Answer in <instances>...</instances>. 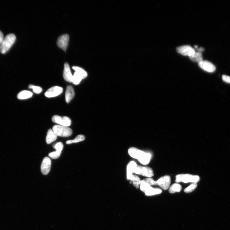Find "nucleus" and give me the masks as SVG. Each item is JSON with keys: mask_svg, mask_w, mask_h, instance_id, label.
Here are the masks:
<instances>
[{"mask_svg": "<svg viewBox=\"0 0 230 230\" xmlns=\"http://www.w3.org/2000/svg\"><path fill=\"white\" fill-rule=\"evenodd\" d=\"M199 180V177L198 176L183 174L181 181L186 183H197Z\"/></svg>", "mask_w": 230, "mask_h": 230, "instance_id": "12", "label": "nucleus"}, {"mask_svg": "<svg viewBox=\"0 0 230 230\" xmlns=\"http://www.w3.org/2000/svg\"><path fill=\"white\" fill-rule=\"evenodd\" d=\"M162 192V190L158 188H153L151 187L145 193L146 195L150 196L159 194Z\"/></svg>", "mask_w": 230, "mask_h": 230, "instance_id": "21", "label": "nucleus"}, {"mask_svg": "<svg viewBox=\"0 0 230 230\" xmlns=\"http://www.w3.org/2000/svg\"><path fill=\"white\" fill-rule=\"evenodd\" d=\"M16 39V36L13 34L7 35L0 45V52L2 54L6 53L14 44Z\"/></svg>", "mask_w": 230, "mask_h": 230, "instance_id": "1", "label": "nucleus"}, {"mask_svg": "<svg viewBox=\"0 0 230 230\" xmlns=\"http://www.w3.org/2000/svg\"><path fill=\"white\" fill-rule=\"evenodd\" d=\"M57 136L51 129L48 130L46 138V141L48 144L53 142L57 139Z\"/></svg>", "mask_w": 230, "mask_h": 230, "instance_id": "16", "label": "nucleus"}, {"mask_svg": "<svg viewBox=\"0 0 230 230\" xmlns=\"http://www.w3.org/2000/svg\"><path fill=\"white\" fill-rule=\"evenodd\" d=\"M29 88L30 89H32L34 92L36 94H40L42 91V89L41 87L35 86L32 84H30Z\"/></svg>", "mask_w": 230, "mask_h": 230, "instance_id": "28", "label": "nucleus"}, {"mask_svg": "<svg viewBox=\"0 0 230 230\" xmlns=\"http://www.w3.org/2000/svg\"><path fill=\"white\" fill-rule=\"evenodd\" d=\"M158 185L164 190L168 189L171 183V178L169 176H165L161 177L157 181Z\"/></svg>", "mask_w": 230, "mask_h": 230, "instance_id": "9", "label": "nucleus"}, {"mask_svg": "<svg viewBox=\"0 0 230 230\" xmlns=\"http://www.w3.org/2000/svg\"><path fill=\"white\" fill-rule=\"evenodd\" d=\"M85 139V137L82 135L77 136L75 139L72 140H69L66 142L67 144H70L73 143H77L83 141Z\"/></svg>", "mask_w": 230, "mask_h": 230, "instance_id": "24", "label": "nucleus"}, {"mask_svg": "<svg viewBox=\"0 0 230 230\" xmlns=\"http://www.w3.org/2000/svg\"><path fill=\"white\" fill-rule=\"evenodd\" d=\"M132 181L133 185L137 188H138L140 185L141 181L139 178L136 175H132L129 179Z\"/></svg>", "mask_w": 230, "mask_h": 230, "instance_id": "22", "label": "nucleus"}, {"mask_svg": "<svg viewBox=\"0 0 230 230\" xmlns=\"http://www.w3.org/2000/svg\"><path fill=\"white\" fill-rule=\"evenodd\" d=\"M53 122L54 123L66 127L70 126L71 124V119L67 116H60L56 115L52 118Z\"/></svg>", "mask_w": 230, "mask_h": 230, "instance_id": "5", "label": "nucleus"}, {"mask_svg": "<svg viewBox=\"0 0 230 230\" xmlns=\"http://www.w3.org/2000/svg\"><path fill=\"white\" fill-rule=\"evenodd\" d=\"M75 92L73 87L71 86H68L65 93V99L67 103H69L73 98Z\"/></svg>", "mask_w": 230, "mask_h": 230, "instance_id": "14", "label": "nucleus"}, {"mask_svg": "<svg viewBox=\"0 0 230 230\" xmlns=\"http://www.w3.org/2000/svg\"><path fill=\"white\" fill-rule=\"evenodd\" d=\"M190 59L193 62L198 63L202 61V54L201 52H197L191 57H189Z\"/></svg>", "mask_w": 230, "mask_h": 230, "instance_id": "20", "label": "nucleus"}, {"mask_svg": "<svg viewBox=\"0 0 230 230\" xmlns=\"http://www.w3.org/2000/svg\"><path fill=\"white\" fill-rule=\"evenodd\" d=\"M198 65L203 70L209 73L214 72L216 69L215 66L207 60H203L198 63Z\"/></svg>", "mask_w": 230, "mask_h": 230, "instance_id": "8", "label": "nucleus"}, {"mask_svg": "<svg viewBox=\"0 0 230 230\" xmlns=\"http://www.w3.org/2000/svg\"><path fill=\"white\" fill-rule=\"evenodd\" d=\"M137 165L136 163L134 161L130 162L127 167V176L129 179L132 175V173L135 172Z\"/></svg>", "mask_w": 230, "mask_h": 230, "instance_id": "17", "label": "nucleus"}, {"mask_svg": "<svg viewBox=\"0 0 230 230\" xmlns=\"http://www.w3.org/2000/svg\"><path fill=\"white\" fill-rule=\"evenodd\" d=\"M52 130L57 136L62 137H68L72 134V130L70 128L60 125H55Z\"/></svg>", "mask_w": 230, "mask_h": 230, "instance_id": "3", "label": "nucleus"}, {"mask_svg": "<svg viewBox=\"0 0 230 230\" xmlns=\"http://www.w3.org/2000/svg\"><path fill=\"white\" fill-rule=\"evenodd\" d=\"M63 77L66 81L69 82H72L73 76L71 73L69 64L67 63H66L64 64Z\"/></svg>", "mask_w": 230, "mask_h": 230, "instance_id": "13", "label": "nucleus"}, {"mask_svg": "<svg viewBox=\"0 0 230 230\" xmlns=\"http://www.w3.org/2000/svg\"><path fill=\"white\" fill-rule=\"evenodd\" d=\"M33 93L30 91H23L20 92L17 95V98L19 100L28 99L32 96Z\"/></svg>", "mask_w": 230, "mask_h": 230, "instance_id": "19", "label": "nucleus"}, {"mask_svg": "<svg viewBox=\"0 0 230 230\" xmlns=\"http://www.w3.org/2000/svg\"><path fill=\"white\" fill-rule=\"evenodd\" d=\"M144 181L149 184L150 186L154 185H158L157 181H154L153 178H149L147 179H145L143 180Z\"/></svg>", "mask_w": 230, "mask_h": 230, "instance_id": "30", "label": "nucleus"}, {"mask_svg": "<svg viewBox=\"0 0 230 230\" xmlns=\"http://www.w3.org/2000/svg\"><path fill=\"white\" fill-rule=\"evenodd\" d=\"M72 68L75 71L73 77L72 82L75 85H77L82 79L87 77V74L85 71L80 67L73 66Z\"/></svg>", "mask_w": 230, "mask_h": 230, "instance_id": "2", "label": "nucleus"}, {"mask_svg": "<svg viewBox=\"0 0 230 230\" xmlns=\"http://www.w3.org/2000/svg\"><path fill=\"white\" fill-rule=\"evenodd\" d=\"M198 51V52H203L204 51V49L202 47H200L199 48H197V49H196Z\"/></svg>", "mask_w": 230, "mask_h": 230, "instance_id": "34", "label": "nucleus"}, {"mask_svg": "<svg viewBox=\"0 0 230 230\" xmlns=\"http://www.w3.org/2000/svg\"><path fill=\"white\" fill-rule=\"evenodd\" d=\"M4 35L2 32L0 31V45H1L4 40Z\"/></svg>", "mask_w": 230, "mask_h": 230, "instance_id": "33", "label": "nucleus"}, {"mask_svg": "<svg viewBox=\"0 0 230 230\" xmlns=\"http://www.w3.org/2000/svg\"><path fill=\"white\" fill-rule=\"evenodd\" d=\"M222 79L223 81L225 82L228 83H230V77L226 75H223L222 76Z\"/></svg>", "mask_w": 230, "mask_h": 230, "instance_id": "32", "label": "nucleus"}, {"mask_svg": "<svg viewBox=\"0 0 230 230\" xmlns=\"http://www.w3.org/2000/svg\"><path fill=\"white\" fill-rule=\"evenodd\" d=\"M51 165V161L50 159L48 157H45L44 159L41 166V170L42 173L44 175H46L49 173Z\"/></svg>", "mask_w": 230, "mask_h": 230, "instance_id": "11", "label": "nucleus"}, {"mask_svg": "<svg viewBox=\"0 0 230 230\" xmlns=\"http://www.w3.org/2000/svg\"><path fill=\"white\" fill-rule=\"evenodd\" d=\"M197 185L196 183H192L184 190V191L187 193L191 192L197 188Z\"/></svg>", "mask_w": 230, "mask_h": 230, "instance_id": "26", "label": "nucleus"}, {"mask_svg": "<svg viewBox=\"0 0 230 230\" xmlns=\"http://www.w3.org/2000/svg\"><path fill=\"white\" fill-rule=\"evenodd\" d=\"M135 173L143 176L150 177L154 175L152 169L148 167L137 166Z\"/></svg>", "mask_w": 230, "mask_h": 230, "instance_id": "6", "label": "nucleus"}, {"mask_svg": "<svg viewBox=\"0 0 230 230\" xmlns=\"http://www.w3.org/2000/svg\"><path fill=\"white\" fill-rule=\"evenodd\" d=\"M140 185L141 190L144 193L146 192L151 187V186L145 182L143 180L141 181Z\"/></svg>", "mask_w": 230, "mask_h": 230, "instance_id": "25", "label": "nucleus"}, {"mask_svg": "<svg viewBox=\"0 0 230 230\" xmlns=\"http://www.w3.org/2000/svg\"><path fill=\"white\" fill-rule=\"evenodd\" d=\"M143 152L135 148H130L128 150V153L130 156L138 160Z\"/></svg>", "mask_w": 230, "mask_h": 230, "instance_id": "18", "label": "nucleus"}, {"mask_svg": "<svg viewBox=\"0 0 230 230\" xmlns=\"http://www.w3.org/2000/svg\"><path fill=\"white\" fill-rule=\"evenodd\" d=\"M183 174L177 175L176 176V183H180L182 181V178Z\"/></svg>", "mask_w": 230, "mask_h": 230, "instance_id": "31", "label": "nucleus"}, {"mask_svg": "<svg viewBox=\"0 0 230 230\" xmlns=\"http://www.w3.org/2000/svg\"><path fill=\"white\" fill-rule=\"evenodd\" d=\"M61 154V152L56 151L50 153L49 156L53 159H56L59 158Z\"/></svg>", "mask_w": 230, "mask_h": 230, "instance_id": "29", "label": "nucleus"}, {"mask_svg": "<svg viewBox=\"0 0 230 230\" xmlns=\"http://www.w3.org/2000/svg\"><path fill=\"white\" fill-rule=\"evenodd\" d=\"M177 52L181 55L191 57L194 54L196 51L192 47L189 45H185L178 47L176 49Z\"/></svg>", "mask_w": 230, "mask_h": 230, "instance_id": "4", "label": "nucleus"}, {"mask_svg": "<svg viewBox=\"0 0 230 230\" xmlns=\"http://www.w3.org/2000/svg\"><path fill=\"white\" fill-rule=\"evenodd\" d=\"M62 87H54L48 89L45 93V95L48 98H52L59 96L63 92Z\"/></svg>", "mask_w": 230, "mask_h": 230, "instance_id": "10", "label": "nucleus"}, {"mask_svg": "<svg viewBox=\"0 0 230 230\" xmlns=\"http://www.w3.org/2000/svg\"><path fill=\"white\" fill-rule=\"evenodd\" d=\"M195 49H197L198 48V46L197 45H195Z\"/></svg>", "mask_w": 230, "mask_h": 230, "instance_id": "35", "label": "nucleus"}, {"mask_svg": "<svg viewBox=\"0 0 230 230\" xmlns=\"http://www.w3.org/2000/svg\"><path fill=\"white\" fill-rule=\"evenodd\" d=\"M53 147L56 151L62 152L63 148V144L62 142H59L54 145Z\"/></svg>", "mask_w": 230, "mask_h": 230, "instance_id": "27", "label": "nucleus"}, {"mask_svg": "<svg viewBox=\"0 0 230 230\" xmlns=\"http://www.w3.org/2000/svg\"><path fill=\"white\" fill-rule=\"evenodd\" d=\"M151 158V155L150 154L143 152L138 160L142 164L146 165L149 163Z\"/></svg>", "mask_w": 230, "mask_h": 230, "instance_id": "15", "label": "nucleus"}, {"mask_svg": "<svg viewBox=\"0 0 230 230\" xmlns=\"http://www.w3.org/2000/svg\"><path fill=\"white\" fill-rule=\"evenodd\" d=\"M182 189V187L178 184H173L169 188V191L171 193H174L176 192H180Z\"/></svg>", "mask_w": 230, "mask_h": 230, "instance_id": "23", "label": "nucleus"}, {"mask_svg": "<svg viewBox=\"0 0 230 230\" xmlns=\"http://www.w3.org/2000/svg\"><path fill=\"white\" fill-rule=\"evenodd\" d=\"M69 38V36L67 34L60 36L57 40L58 46L64 51H66L68 46Z\"/></svg>", "mask_w": 230, "mask_h": 230, "instance_id": "7", "label": "nucleus"}]
</instances>
